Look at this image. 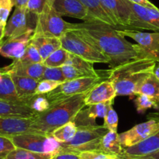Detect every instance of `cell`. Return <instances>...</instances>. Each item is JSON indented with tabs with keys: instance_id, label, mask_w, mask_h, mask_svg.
I'll return each mask as SVG.
<instances>
[{
	"instance_id": "f546056e",
	"label": "cell",
	"mask_w": 159,
	"mask_h": 159,
	"mask_svg": "<svg viewBox=\"0 0 159 159\" xmlns=\"http://www.w3.org/2000/svg\"><path fill=\"white\" fill-rule=\"evenodd\" d=\"M70 56V52L60 48L48 56L42 63L46 67H62L66 63Z\"/></svg>"
},
{
	"instance_id": "ee69618b",
	"label": "cell",
	"mask_w": 159,
	"mask_h": 159,
	"mask_svg": "<svg viewBox=\"0 0 159 159\" xmlns=\"http://www.w3.org/2000/svg\"><path fill=\"white\" fill-rule=\"evenodd\" d=\"M133 158H140V159H159V150L158 151L153 152L151 154H147V155L141 156V157H133Z\"/></svg>"
},
{
	"instance_id": "7dc6e473",
	"label": "cell",
	"mask_w": 159,
	"mask_h": 159,
	"mask_svg": "<svg viewBox=\"0 0 159 159\" xmlns=\"http://www.w3.org/2000/svg\"><path fill=\"white\" fill-rule=\"evenodd\" d=\"M2 41H3V31L0 28V44L2 43Z\"/></svg>"
},
{
	"instance_id": "44dd1931",
	"label": "cell",
	"mask_w": 159,
	"mask_h": 159,
	"mask_svg": "<svg viewBox=\"0 0 159 159\" xmlns=\"http://www.w3.org/2000/svg\"><path fill=\"white\" fill-rule=\"evenodd\" d=\"M0 100L27 105L18 97L7 66L0 68Z\"/></svg>"
},
{
	"instance_id": "d590c367",
	"label": "cell",
	"mask_w": 159,
	"mask_h": 159,
	"mask_svg": "<svg viewBox=\"0 0 159 159\" xmlns=\"http://www.w3.org/2000/svg\"><path fill=\"white\" fill-rule=\"evenodd\" d=\"M20 59L22 61H25V62H33V63H42L43 62V59L40 55L38 48L31 42L27 46L24 56Z\"/></svg>"
},
{
	"instance_id": "cb8c5ba5",
	"label": "cell",
	"mask_w": 159,
	"mask_h": 159,
	"mask_svg": "<svg viewBox=\"0 0 159 159\" xmlns=\"http://www.w3.org/2000/svg\"><path fill=\"white\" fill-rule=\"evenodd\" d=\"M30 42L38 48L43 61L52 53L62 48V44L59 38L47 37L41 34H34Z\"/></svg>"
},
{
	"instance_id": "f6af8a7d",
	"label": "cell",
	"mask_w": 159,
	"mask_h": 159,
	"mask_svg": "<svg viewBox=\"0 0 159 159\" xmlns=\"http://www.w3.org/2000/svg\"><path fill=\"white\" fill-rule=\"evenodd\" d=\"M147 119L148 120V119H154V120L159 121V104L157 105V108L155 109V111L148 113L147 116Z\"/></svg>"
},
{
	"instance_id": "d6a6232c",
	"label": "cell",
	"mask_w": 159,
	"mask_h": 159,
	"mask_svg": "<svg viewBox=\"0 0 159 159\" xmlns=\"http://www.w3.org/2000/svg\"><path fill=\"white\" fill-rule=\"evenodd\" d=\"M135 103L137 106V111L139 113L144 112L149 108L156 109L157 108V103L145 94H137Z\"/></svg>"
},
{
	"instance_id": "bcb514c9",
	"label": "cell",
	"mask_w": 159,
	"mask_h": 159,
	"mask_svg": "<svg viewBox=\"0 0 159 159\" xmlns=\"http://www.w3.org/2000/svg\"><path fill=\"white\" fill-rule=\"evenodd\" d=\"M153 73H154V76L159 79V62H157V63H156L155 66H154V72H153Z\"/></svg>"
},
{
	"instance_id": "60d3db41",
	"label": "cell",
	"mask_w": 159,
	"mask_h": 159,
	"mask_svg": "<svg viewBox=\"0 0 159 159\" xmlns=\"http://www.w3.org/2000/svg\"><path fill=\"white\" fill-rule=\"evenodd\" d=\"M52 159H80L79 155L73 153L58 152L53 155Z\"/></svg>"
},
{
	"instance_id": "ac0fdd59",
	"label": "cell",
	"mask_w": 159,
	"mask_h": 159,
	"mask_svg": "<svg viewBox=\"0 0 159 159\" xmlns=\"http://www.w3.org/2000/svg\"><path fill=\"white\" fill-rule=\"evenodd\" d=\"M116 97V93L112 83L109 80H104L87 93L84 103L86 106H90L95 104L114 101Z\"/></svg>"
},
{
	"instance_id": "7a4b0ae2",
	"label": "cell",
	"mask_w": 159,
	"mask_h": 159,
	"mask_svg": "<svg viewBox=\"0 0 159 159\" xmlns=\"http://www.w3.org/2000/svg\"><path fill=\"white\" fill-rule=\"evenodd\" d=\"M157 61L149 56L140 57L115 68L105 70L107 80L114 86L116 96H136L137 89L154 72Z\"/></svg>"
},
{
	"instance_id": "2e32d148",
	"label": "cell",
	"mask_w": 159,
	"mask_h": 159,
	"mask_svg": "<svg viewBox=\"0 0 159 159\" xmlns=\"http://www.w3.org/2000/svg\"><path fill=\"white\" fill-rule=\"evenodd\" d=\"M32 117H0V136L12 137L22 134H37L30 129Z\"/></svg>"
},
{
	"instance_id": "277c9868",
	"label": "cell",
	"mask_w": 159,
	"mask_h": 159,
	"mask_svg": "<svg viewBox=\"0 0 159 159\" xmlns=\"http://www.w3.org/2000/svg\"><path fill=\"white\" fill-rule=\"evenodd\" d=\"M108 131L104 125L77 126L73 138L66 143H60L58 152L79 154L84 151H99L101 139Z\"/></svg>"
},
{
	"instance_id": "ba28073f",
	"label": "cell",
	"mask_w": 159,
	"mask_h": 159,
	"mask_svg": "<svg viewBox=\"0 0 159 159\" xmlns=\"http://www.w3.org/2000/svg\"><path fill=\"white\" fill-rule=\"evenodd\" d=\"M10 138L16 148L42 154H56L60 145L52 136L47 134H22Z\"/></svg>"
},
{
	"instance_id": "30bf717a",
	"label": "cell",
	"mask_w": 159,
	"mask_h": 159,
	"mask_svg": "<svg viewBox=\"0 0 159 159\" xmlns=\"http://www.w3.org/2000/svg\"><path fill=\"white\" fill-rule=\"evenodd\" d=\"M104 9L118 30H131L134 13L128 0H100Z\"/></svg>"
},
{
	"instance_id": "836d02e7",
	"label": "cell",
	"mask_w": 159,
	"mask_h": 159,
	"mask_svg": "<svg viewBox=\"0 0 159 159\" xmlns=\"http://www.w3.org/2000/svg\"><path fill=\"white\" fill-rule=\"evenodd\" d=\"M13 7L11 0H0V28L4 34L10 13Z\"/></svg>"
},
{
	"instance_id": "3957f363",
	"label": "cell",
	"mask_w": 159,
	"mask_h": 159,
	"mask_svg": "<svg viewBox=\"0 0 159 159\" xmlns=\"http://www.w3.org/2000/svg\"><path fill=\"white\" fill-rule=\"evenodd\" d=\"M86 94H77L50 104L48 109L32 117L30 129L37 134L49 135L57 128L73 121L78 112L86 107Z\"/></svg>"
},
{
	"instance_id": "9a60e30c",
	"label": "cell",
	"mask_w": 159,
	"mask_h": 159,
	"mask_svg": "<svg viewBox=\"0 0 159 159\" xmlns=\"http://www.w3.org/2000/svg\"><path fill=\"white\" fill-rule=\"evenodd\" d=\"M34 32L30 31L16 38L7 39L1 43L0 55L3 57L13 59V60L21 59L30 44Z\"/></svg>"
},
{
	"instance_id": "4316f807",
	"label": "cell",
	"mask_w": 159,
	"mask_h": 159,
	"mask_svg": "<svg viewBox=\"0 0 159 159\" xmlns=\"http://www.w3.org/2000/svg\"><path fill=\"white\" fill-rule=\"evenodd\" d=\"M137 94H145L158 105L159 79L154 76V73H151L137 89L136 95Z\"/></svg>"
},
{
	"instance_id": "c3c4849f",
	"label": "cell",
	"mask_w": 159,
	"mask_h": 159,
	"mask_svg": "<svg viewBox=\"0 0 159 159\" xmlns=\"http://www.w3.org/2000/svg\"><path fill=\"white\" fill-rule=\"evenodd\" d=\"M119 159H140V158H133V157H119Z\"/></svg>"
},
{
	"instance_id": "d4e9b609",
	"label": "cell",
	"mask_w": 159,
	"mask_h": 159,
	"mask_svg": "<svg viewBox=\"0 0 159 159\" xmlns=\"http://www.w3.org/2000/svg\"><path fill=\"white\" fill-rule=\"evenodd\" d=\"M86 8L88 13L89 20L99 21L116 27L115 24L110 19L108 13L104 9L100 0H80Z\"/></svg>"
},
{
	"instance_id": "74e56055",
	"label": "cell",
	"mask_w": 159,
	"mask_h": 159,
	"mask_svg": "<svg viewBox=\"0 0 159 159\" xmlns=\"http://www.w3.org/2000/svg\"><path fill=\"white\" fill-rule=\"evenodd\" d=\"M78 155L80 159H119L118 155L110 154L101 151H84Z\"/></svg>"
},
{
	"instance_id": "8fae6325",
	"label": "cell",
	"mask_w": 159,
	"mask_h": 159,
	"mask_svg": "<svg viewBox=\"0 0 159 159\" xmlns=\"http://www.w3.org/2000/svg\"><path fill=\"white\" fill-rule=\"evenodd\" d=\"M129 6L134 13L130 24L131 30H148L159 32V9L157 7H146L132 3Z\"/></svg>"
},
{
	"instance_id": "484cf974",
	"label": "cell",
	"mask_w": 159,
	"mask_h": 159,
	"mask_svg": "<svg viewBox=\"0 0 159 159\" xmlns=\"http://www.w3.org/2000/svg\"><path fill=\"white\" fill-rule=\"evenodd\" d=\"M99 151L115 155H120L123 153V148L119 141L117 132L108 131L101 139Z\"/></svg>"
},
{
	"instance_id": "8d00e7d4",
	"label": "cell",
	"mask_w": 159,
	"mask_h": 159,
	"mask_svg": "<svg viewBox=\"0 0 159 159\" xmlns=\"http://www.w3.org/2000/svg\"><path fill=\"white\" fill-rule=\"evenodd\" d=\"M62 84V82L48 80H39L36 91H35V94H47L48 93L51 92L53 90L57 88Z\"/></svg>"
},
{
	"instance_id": "5bb4252c",
	"label": "cell",
	"mask_w": 159,
	"mask_h": 159,
	"mask_svg": "<svg viewBox=\"0 0 159 159\" xmlns=\"http://www.w3.org/2000/svg\"><path fill=\"white\" fill-rule=\"evenodd\" d=\"M118 32L134 40L140 48L159 62V32L147 33L136 30H118Z\"/></svg>"
},
{
	"instance_id": "e575fe53",
	"label": "cell",
	"mask_w": 159,
	"mask_h": 159,
	"mask_svg": "<svg viewBox=\"0 0 159 159\" xmlns=\"http://www.w3.org/2000/svg\"><path fill=\"white\" fill-rule=\"evenodd\" d=\"M118 124H119V117L111 105L108 108L106 116L104 118L103 125L108 129V131L117 132Z\"/></svg>"
},
{
	"instance_id": "5b68a950",
	"label": "cell",
	"mask_w": 159,
	"mask_h": 159,
	"mask_svg": "<svg viewBox=\"0 0 159 159\" xmlns=\"http://www.w3.org/2000/svg\"><path fill=\"white\" fill-rule=\"evenodd\" d=\"M62 48L91 63H107L108 59L78 30L66 32L60 38Z\"/></svg>"
},
{
	"instance_id": "7c38bea8",
	"label": "cell",
	"mask_w": 159,
	"mask_h": 159,
	"mask_svg": "<svg viewBox=\"0 0 159 159\" xmlns=\"http://www.w3.org/2000/svg\"><path fill=\"white\" fill-rule=\"evenodd\" d=\"M157 132H159V121L148 119L147 122L136 125L129 130L119 134V139L124 149L140 143Z\"/></svg>"
},
{
	"instance_id": "52a82bcc",
	"label": "cell",
	"mask_w": 159,
	"mask_h": 159,
	"mask_svg": "<svg viewBox=\"0 0 159 159\" xmlns=\"http://www.w3.org/2000/svg\"><path fill=\"white\" fill-rule=\"evenodd\" d=\"M107 80L106 75L100 76H87L66 80L57 88L46 94L50 104L66 99L72 96L88 93L101 81Z\"/></svg>"
},
{
	"instance_id": "f35d334b",
	"label": "cell",
	"mask_w": 159,
	"mask_h": 159,
	"mask_svg": "<svg viewBox=\"0 0 159 159\" xmlns=\"http://www.w3.org/2000/svg\"><path fill=\"white\" fill-rule=\"evenodd\" d=\"M16 148L10 137L0 136V159H3Z\"/></svg>"
},
{
	"instance_id": "1f68e13d",
	"label": "cell",
	"mask_w": 159,
	"mask_h": 159,
	"mask_svg": "<svg viewBox=\"0 0 159 159\" xmlns=\"http://www.w3.org/2000/svg\"><path fill=\"white\" fill-rule=\"evenodd\" d=\"M42 80H48L64 83L66 81L61 67H46L45 66L42 75Z\"/></svg>"
},
{
	"instance_id": "6da1fadb",
	"label": "cell",
	"mask_w": 159,
	"mask_h": 159,
	"mask_svg": "<svg viewBox=\"0 0 159 159\" xmlns=\"http://www.w3.org/2000/svg\"><path fill=\"white\" fill-rule=\"evenodd\" d=\"M74 29L81 32L108 58L109 69L137 58L151 57L137 44L127 41L117 28L108 24L99 21H84L75 24Z\"/></svg>"
},
{
	"instance_id": "ffe728a7",
	"label": "cell",
	"mask_w": 159,
	"mask_h": 159,
	"mask_svg": "<svg viewBox=\"0 0 159 159\" xmlns=\"http://www.w3.org/2000/svg\"><path fill=\"white\" fill-rule=\"evenodd\" d=\"M159 150V132L137 144L124 148L119 157H137L147 155Z\"/></svg>"
},
{
	"instance_id": "7bdbcfd3",
	"label": "cell",
	"mask_w": 159,
	"mask_h": 159,
	"mask_svg": "<svg viewBox=\"0 0 159 159\" xmlns=\"http://www.w3.org/2000/svg\"><path fill=\"white\" fill-rule=\"evenodd\" d=\"M15 8H25L28 0H11Z\"/></svg>"
},
{
	"instance_id": "d6986e66",
	"label": "cell",
	"mask_w": 159,
	"mask_h": 159,
	"mask_svg": "<svg viewBox=\"0 0 159 159\" xmlns=\"http://www.w3.org/2000/svg\"><path fill=\"white\" fill-rule=\"evenodd\" d=\"M7 67L10 73L20 76L34 78L38 80H42L45 69V66L43 63H33L20 59L13 60V62L10 65L7 66Z\"/></svg>"
},
{
	"instance_id": "9c48e42d",
	"label": "cell",
	"mask_w": 159,
	"mask_h": 159,
	"mask_svg": "<svg viewBox=\"0 0 159 159\" xmlns=\"http://www.w3.org/2000/svg\"><path fill=\"white\" fill-rule=\"evenodd\" d=\"M34 15L27 11L26 7L15 8L13 15L6 25L3 34V41L18 38L25 34L27 32L34 31L37 20H33V19L37 18V16L32 17Z\"/></svg>"
},
{
	"instance_id": "ab89813d",
	"label": "cell",
	"mask_w": 159,
	"mask_h": 159,
	"mask_svg": "<svg viewBox=\"0 0 159 159\" xmlns=\"http://www.w3.org/2000/svg\"><path fill=\"white\" fill-rule=\"evenodd\" d=\"M48 0H28L26 9L30 13L35 15H39L42 13Z\"/></svg>"
},
{
	"instance_id": "b9f144b4",
	"label": "cell",
	"mask_w": 159,
	"mask_h": 159,
	"mask_svg": "<svg viewBox=\"0 0 159 159\" xmlns=\"http://www.w3.org/2000/svg\"><path fill=\"white\" fill-rule=\"evenodd\" d=\"M130 2L134 4H137V5L142 6V7H156L152 2H151L149 0H128Z\"/></svg>"
},
{
	"instance_id": "4dcf8cb0",
	"label": "cell",
	"mask_w": 159,
	"mask_h": 159,
	"mask_svg": "<svg viewBox=\"0 0 159 159\" xmlns=\"http://www.w3.org/2000/svg\"><path fill=\"white\" fill-rule=\"evenodd\" d=\"M28 106L35 112L40 113L50 107V103L46 94H34L28 102Z\"/></svg>"
},
{
	"instance_id": "f1b7e54d",
	"label": "cell",
	"mask_w": 159,
	"mask_h": 159,
	"mask_svg": "<svg viewBox=\"0 0 159 159\" xmlns=\"http://www.w3.org/2000/svg\"><path fill=\"white\" fill-rule=\"evenodd\" d=\"M54 154H42L16 148L3 159H52Z\"/></svg>"
},
{
	"instance_id": "681fc988",
	"label": "cell",
	"mask_w": 159,
	"mask_h": 159,
	"mask_svg": "<svg viewBox=\"0 0 159 159\" xmlns=\"http://www.w3.org/2000/svg\"><path fill=\"white\" fill-rule=\"evenodd\" d=\"M0 50H1V44H0Z\"/></svg>"
},
{
	"instance_id": "7402d4cb",
	"label": "cell",
	"mask_w": 159,
	"mask_h": 159,
	"mask_svg": "<svg viewBox=\"0 0 159 159\" xmlns=\"http://www.w3.org/2000/svg\"><path fill=\"white\" fill-rule=\"evenodd\" d=\"M18 97L28 105L29 101L35 94L39 80L34 78L20 76L10 73Z\"/></svg>"
},
{
	"instance_id": "4fadbf2b",
	"label": "cell",
	"mask_w": 159,
	"mask_h": 159,
	"mask_svg": "<svg viewBox=\"0 0 159 159\" xmlns=\"http://www.w3.org/2000/svg\"><path fill=\"white\" fill-rule=\"evenodd\" d=\"M61 68L66 80L87 76H105V70H96L94 68V63L71 53L66 63Z\"/></svg>"
},
{
	"instance_id": "e0dca14e",
	"label": "cell",
	"mask_w": 159,
	"mask_h": 159,
	"mask_svg": "<svg viewBox=\"0 0 159 159\" xmlns=\"http://www.w3.org/2000/svg\"><path fill=\"white\" fill-rule=\"evenodd\" d=\"M52 7L62 17L69 16L84 21L89 20L88 11L80 0H52Z\"/></svg>"
},
{
	"instance_id": "603a6c76",
	"label": "cell",
	"mask_w": 159,
	"mask_h": 159,
	"mask_svg": "<svg viewBox=\"0 0 159 159\" xmlns=\"http://www.w3.org/2000/svg\"><path fill=\"white\" fill-rule=\"evenodd\" d=\"M36 113L24 104L0 100V117L30 118Z\"/></svg>"
},
{
	"instance_id": "83f0119b",
	"label": "cell",
	"mask_w": 159,
	"mask_h": 159,
	"mask_svg": "<svg viewBox=\"0 0 159 159\" xmlns=\"http://www.w3.org/2000/svg\"><path fill=\"white\" fill-rule=\"evenodd\" d=\"M77 131V126L73 121L70 122L60 127L57 128L49 134L59 143H63L70 141Z\"/></svg>"
},
{
	"instance_id": "8992f818",
	"label": "cell",
	"mask_w": 159,
	"mask_h": 159,
	"mask_svg": "<svg viewBox=\"0 0 159 159\" xmlns=\"http://www.w3.org/2000/svg\"><path fill=\"white\" fill-rule=\"evenodd\" d=\"M75 24L65 21L55 11L52 0H48L42 13L37 16L34 34L60 39L62 35L73 30Z\"/></svg>"
}]
</instances>
